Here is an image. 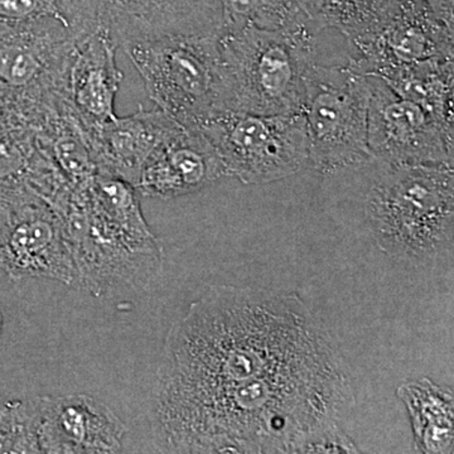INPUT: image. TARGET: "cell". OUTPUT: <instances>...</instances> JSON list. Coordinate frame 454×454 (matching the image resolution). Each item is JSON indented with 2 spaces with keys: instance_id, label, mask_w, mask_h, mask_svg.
I'll list each match as a JSON object with an SVG mask.
<instances>
[{
  "instance_id": "9c48e42d",
  "label": "cell",
  "mask_w": 454,
  "mask_h": 454,
  "mask_svg": "<svg viewBox=\"0 0 454 454\" xmlns=\"http://www.w3.org/2000/svg\"><path fill=\"white\" fill-rule=\"evenodd\" d=\"M0 274L12 282L44 278L79 288L64 223L28 184L0 188Z\"/></svg>"
},
{
  "instance_id": "4fadbf2b",
  "label": "cell",
  "mask_w": 454,
  "mask_h": 454,
  "mask_svg": "<svg viewBox=\"0 0 454 454\" xmlns=\"http://www.w3.org/2000/svg\"><path fill=\"white\" fill-rule=\"evenodd\" d=\"M226 177L214 146L199 129L179 127L146 158L137 190L152 199L190 195Z\"/></svg>"
},
{
  "instance_id": "2e32d148",
  "label": "cell",
  "mask_w": 454,
  "mask_h": 454,
  "mask_svg": "<svg viewBox=\"0 0 454 454\" xmlns=\"http://www.w3.org/2000/svg\"><path fill=\"white\" fill-rule=\"evenodd\" d=\"M397 395L408 406L417 448L424 453H448L453 450V394L428 379L405 382Z\"/></svg>"
},
{
  "instance_id": "8fae6325",
  "label": "cell",
  "mask_w": 454,
  "mask_h": 454,
  "mask_svg": "<svg viewBox=\"0 0 454 454\" xmlns=\"http://www.w3.org/2000/svg\"><path fill=\"white\" fill-rule=\"evenodd\" d=\"M453 26L420 0H396L381 31L349 65L364 74L390 66L453 59Z\"/></svg>"
},
{
  "instance_id": "d6986e66",
  "label": "cell",
  "mask_w": 454,
  "mask_h": 454,
  "mask_svg": "<svg viewBox=\"0 0 454 454\" xmlns=\"http://www.w3.org/2000/svg\"><path fill=\"white\" fill-rule=\"evenodd\" d=\"M315 26L301 9V0H223L219 35H232L247 27L282 31Z\"/></svg>"
},
{
  "instance_id": "7c38bea8",
  "label": "cell",
  "mask_w": 454,
  "mask_h": 454,
  "mask_svg": "<svg viewBox=\"0 0 454 454\" xmlns=\"http://www.w3.org/2000/svg\"><path fill=\"white\" fill-rule=\"evenodd\" d=\"M127 433L109 406L85 394L42 400L41 453H118Z\"/></svg>"
},
{
  "instance_id": "8992f818",
  "label": "cell",
  "mask_w": 454,
  "mask_h": 454,
  "mask_svg": "<svg viewBox=\"0 0 454 454\" xmlns=\"http://www.w3.org/2000/svg\"><path fill=\"white\" fill-rule=\"evenodd\" d=\"M370 86L351 65L310 62L304 74L310 167L330 175L372 160L367 145Z\"/></svg>"
},
{
  "instance_id": "ffe728a7",
  "label": "cell",
  "mask_w": 454,
  "mask_h": 454,
  "mask_svg": "<svg viewBox=\"0 0 454 454\" xmlns=\"http://www.w3.org/2000/svg\"><path fill=\"white\" fill-rule=\"evenodd\" d=\"M43 396L4 400L0 396V453H41Z\"/></svg>"
},
{
  "instance_id": "603a6c76",
  "label": "cell",
  "mask_w": 454,
  "mask_h": 454,
  "mask_svg": "<svg viewBox=\"0 0 454 454\" xmlns=\"http://www.w3.org/2000/svg\"><path fill=\"white\" fill-rule=\"evenodd\" d=\"M448 25L453 26V0H420Z\"/></svg>"
},
{
  "instance_id": "7a4b0ae2",
  "label": "cell",
  "mask_w": 454,
  "mask_h": 454,
  "mask_svg": "<svg viewBox=\"0 0 454 454\" xmlns=\"http://www.w3.org/2000/svg\"><path fill=\"white\" fill-rule=\"evenodd\" d=\"M349 169L363 184L364 217L385 253L422 259L452 245L453 166L372 158Z\"/></svg>"
},
{
  "instance_id": "5bb4252c",
  "label": "cell",
  "mask_w": 454,
  "mask_h": 454,
  "mask_svg": "<svg viewBox=\"0 0 454 454\" xmlns=\"http://www.w3.org/2000/svg\"><path fill=\"white\" fill-rule=\"evenodd\" d=\"M118 42L106 29L76 42L67 74V98L83 128L116 118L115 98L124 79L116 65Z\"/></svg>"
},
{
  "instance_id": "6da1fadb",
  "label": "cell",
  "mask_w": 454,
  "mask_h": 454,
  "mask_svg": "<svg viewBox=\"0 0 454 454\" xmlns=\"http://www.w3.org/2000/svg\"><path fill=\"white\" fill-rule=\"evenodd\" d=\"M153 394L179 453H304L355 405L345 357L297 294L231 286L170 327Z\"/></svg>"
},
{
  "instance_id": "52a82bcc",
  "label": "cell",
  "mask_w": 454,
  "mask_h": 454,
  "mask_svg": "<svg viewBox=\"0 0 454 454\" xmlns=\"http://www.w3.org/2000/svg\"><path fill=\"white\" fill-rule=\"evenodd\" d=\"M199 130L219 154L226 177L244 184H270L310 167L309 133L301 113L255 115L223 110Z\"/></svg>"
},
{
  "instance_id": "277c9868",
  "label": "cell",
  "mask_w": 454,
  "mask_h": 454,
  "mask_svg": "<svg viewBox=\"0 0 454 454\" xmlns=\"http://www.w3.org/2000/svg\"><path fill=\"white\" fill-rule=\"evenodd\" d=\"M158 109L187 129L225 110L219 35H167L125 44Z\"/></svg>"
},
{
  "instance_id": "7402d4cb",
  "label": "cell",
  "mask_w": 454,
  "mask_h": 454,
  "mask_svg": "<svg viewBox=\"0 0 454 454\" xmlns=\"http://www.w3.org/2000/svg\"><path fill=\"white\" fill-rule=\"evenodd\" d=\"M14 128H27L20 113H18L16 104L12 100L7 92L0 89V133L3 131L14 129ZM29 129V128H27Z\"/></svg>"
},
{
  "instance_id": "ac0fdd59",
  "label": "cell",
  "mask_w": 454,
  "mask_h": 454,
  "mask_svg": "<svg viewBox=\"0 0 454 454\" xmlns=\"http://www.w3.org/2000/svg\"><path fill=\"white\" fill-rule=\"evenodd\" d=\"M372 74L381 77L397 94L453 124V59L390 66Z\"/></svg>"
},
{
  "instance_id": "3957f363",
  "label": "cell",
  "mask_w": 454,
  "mask_h": 454,
  "mask_svg": "<svg viewBox=\"0 0 454 454\" xmlns=\"http://www.w3.org/2000/svg\"><path fill=\"white\" fill-rule=\"evenodd\" d=\"M315 26L297 29L247 27L219 35L223 106L255 115L301 113L304 74L315 55Z\"/></svg>"
},
{
  "instance_id": "9a60e30c",
  "label": "cell",
  "mask_w": 454,
  "mask_h": 454,
  "mask_svg": "<svg viewBox=\"0 0 454 454\" xmlns=\"http://www.w3.org/2000/svg\"><path fill=\"white\" fill-rule=\"evenodd\" d=\"M179 127L182 125L158 107L146 110L139 106L138 112L129 116H116L85 130L98 173L125 179L137 188L146 158Z\"/></svg>"
},
{
  "instance_id": "30bf717a",
  "label": "cell",
  "mask_w": 454,
  "mask_h": 454,
  "mask_svg": "<svg viewBox=\"0 0 454 454\" xmlns=\"http://www.w3.org/2000/svg\"><path fill=\"white\" fill-rule=\"evenodd\" d=\"M366 76L367 145L372 157L390 163L453 166V124L397 94L381 77Z\"/></svg>"
},
{
  "instance_id": "ba28073f",
  "label": "cell",
  "mask_w": 454,
  "mask_h": 454,
  "mask_svg": "<svg viewBox=\"0 0 454 454\" xmlns=\"http://www.w3.org/2000/svg\"><path fill=\"white\" fill-rule=\"evenodd\" d=\"M59 216L73 250L79 288L97 297L121 289L145 288L162 271L160 241L131 238L98 220L90 211L85 188H74Z\"/></svg>"
},
{
  "instance_id": "e0dca14e",
  "label": "cell",
  "mask_w": 454,
  "mask_h": 454,
  "mask_svg": "<svg viewBox=\"0 0 454 454\" xmlns=\"http://www.w3.org/2000/svg\"><path fill=\"white\" fill-rule=\"evenodd\" d=\"M301 5L319 32L339 29L361 51L381 31L396 0H301Z\"/></svg>"
},
{
  "instance_id": "5b68a950",
  "label": "cell",
  "mask_w": 454,
  "mask_h": 454,
  "mask_svg": "<svg viewBox=\"0 0 454 454\" xmlns=\"http://www.w3.org/2000/svg\"><path fill=\"white\" fill-rule=\"evenodd\" d=\"M77 41L56 18L0 25V89L29 129L68 103V68Z\"/></svg>"
},
{
  "instance_id": "44dd1931",
  "label": "cell",
  "mask_w": 454,
  "mask_h": 454,
  "mask_svg": "<svg viewBox=\"0 0 454 454\" xmlns=\"http://www.w3.org/2000/svg\"><path fill=\"white\" fill-rule=\"evenodd\" d=\"M35 153L37 143L31 129L14 128L0 133V188L27 184Z\"/></svg>"
}]
</instances>
